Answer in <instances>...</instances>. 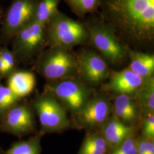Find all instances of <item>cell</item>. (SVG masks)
<instances>
[{
    "label": "cell",
    "mask_w": 154,
    "mask_h": 154,
    "mask_svg": "<svg viewBox=\"0 0 154 154\" xmlns=\"http://www.w3.org/2000/svg\"><path fill=\"white\" fill-rule=\"evenodd\" d=\"M0 56L5 65L8 76L14 71L17 60L11 51L5 46H0Z\"/></svg>",
    "instance_id": "24"
},
{
    "label": "cell",
    "mask_w": 154,
    "mask_h": 154,
    "mask_svg": "<svg viewBox=\"0 0 154 154\" xmlns=\"http://www.w3.org/2000/svg\"><path fill=\"white\" fill-rule=\"evenodd\" d=\"M135 98L140 110L142 118L149 114L154 113V76L146 79Z\"/></svg>",
    "instance_id": "17"
},
{
    "label": "cell",
    "mask_w": 154,
    "mask_h": 154,
    "mask_svg": "<svg viewBox=\"0 0 154 154\" xmlns=\"http://www.w3.org/2000/svg\"><path fill=\"white\" fill-rule=\"evenodd\" d=\"M62 0H39L35 17V21L45 25L59 11L58 5Z\"/></svg>",
    "instance_id": "20"
},
{
    "label": "cell",
    "mask_w": 154,
    "mask_h": 154,
    "mask_svg": "<svg viewBox=\"0 0 154 154\" xmlns=\"http://www.w3.org/2000/svg\"><path fill=\"white\" fill-rule=\"evenodd\" d=\"M35 68L48 82L74 78L78 74L77 56L70 49L49 48L39 56Z\"/></svg>",
    "instance_id": "3"
},
{
    "label": "cell",
    "mask_w": 154,
    "mask_h": 154,
    "mask_svg": "<svg viewBox=\"0 0 154 154\" xmlns=\"http://www.w3.org/2000/svg\"><path fill=\"white\" fill-rule=\"evenodd\" d=\"M77 73L86 82L98 85L109 75V67L105 58L91 50H83L77 56Z\"/></svg>",
    "instance_id": "11"
},
{
    "label": "cell",
    "mask_w": 154,
    "mask_h": 154,
    "mask_svg": "<svg viewBox=\"0 0 154 154\" xmlns=\"http://www.w3.org/2000/svg\"><path fill=\"white\" fill-rule=\"evenodd\" d=\"M38 133L26 140L12 143L6 151L0 149V154H41V137Z\"/></svg>",
    "instance_id": "19"
},
{
    "label": "cell",
    "mask_w": 154,
    "mask_h": 154,
    "mask_svg": "<svg viewBox=\"0 0 154 154\" xmlns=\"http://www.w3.org/2000/svg\"><path fill=\"white\" fill-rule=\"evenodd\" d=\"M146 79L127 68L121 72H113L107 84V88L117 94H126L135 97Z\"/></svg>",
    "instance_id": "12"
},
{
    "label": "cell",
    "mask_w": 154,
    "mask_h": 154,
    "mask_svg": "<svg viewBox=\"0 0 154 154\" xmlns=\"http://www.w3.org/2000/svg\"><path fill=\"white\" fill-rule=\"evenodd\" d=\"M110 150L100 132H93L85 138L78 154H108Z\"/></svg>",
    "instance_id": "18"
},
{
    "label": "cell",
    "mask_w": 154,
    "mask_h": 154,
    "mask_svg": "<svg viewBox=\"0 0 154 154\" xmlns=\"http://www.w3.org/2000/svg\"><path fill=\"white\" fill-rule=\"evenodd\" d=\"M8 76L5 65L0 56V81L4 77Z\"/></svg>",
    "instance_id": "27"
},
{
    "label": "cell",
    "mask_w": 154,
    "mask_h": 154,
    "mask_svg": "<svg viewBox=\"0 0 154 154\" xmlns=\"http://www.w3.org/2000/svg\"><path fill=\"white\" fill-rule=\"evenodd\" d=\"M46 45L67 49L82 44L88 39L87 29L80 22L58 11L45 25Z\"/></svg>",
    "instance_id": "2"
},
{
    "label": "cell",
    "mask_w": 154,
    "mask_h": 154,
    "mask_svg": "<svg viewBox=\"0 0 154 154\" xmlns=\"http://www.w3.org/2000/svg\"><path fill=\"white\" fill-rule=\"evenodd\" d=\"M2 17H3V12H2V9H1V8L0 6V21H1V20L2 18Z\"/></svg>",
    "instance_id": "28"
},
{
    "label": "cell",
    "mask_w": 154,
    "mask_h": 154,
    "mask_svg": "<svg viewBox=\"0 0 154 154\" xmlns=\"http://www.w3.org/2000/svg\"><path fill=\"white\" fill-rule=\"evenodd\" d=\"M32 107L38 116L41 125L38 133L41 136L61 132L70 126L64 106L50 94L44 92L36 96Z\"/></svg>",
    "instance_id": "4"
},
{
    "label": "cell",
    "mask_w": 154,
    "mask_h": 154,
    "mask_svg": "<svg viewBox=\"0 0 154 154\" xmlns=\"http://www.w3.org/2000/svg\"><path fill=\"white\" fill-rule=\"evenodd\" d=\"M130 64L128 69L144 79L152 77L154 72V55L136 51H130Z\"/></svg>",
    "instance_id": "16"
},
{
    "label": "cell",
    "mask_w": 154,
    "mask_h": 154,
    "mask_svg": "<svg viewBox=\"0 0 154 154\" xmlns=\"http://www.w3.org/2000/svg\"><path fill=\"white\" fill-rule=\"evenodd\" d=\"M44 92L54 96L74 115L82 109L89 99L88 88L75 77L48 82L45 86Z\"/></svg>",
    "instance_id": "5"
},
{
    "label": "cell",
    "mask_w": 154,
    "mask_h": 154,
    "mask_svg": "<svg viewBox=\"0 0 154 154\" xmlns=\"http://www.w3.org/2000/svg\"><path fill=\"white\" fill-rule=\"evenodd\" d=\"M36 123L33 110L29 105L17 102L0 120V132L21 138L34 132Z\"/></svg>",
    "instance_id": "9"
},
{
    "label": "cell",
    "mask_w": 154,
    "mask_h": 154,
    "mask_svg": "<svg viewBox=\"0 0 154 154\" xmlns=\"http://www.w3.org/2000/svg\"><path fill=\"white\" fill-rule=\"evenodd\" d=\"M88 32L91 45L110 63H120L126 57V49L118 41L114 28L110 25L94 23L89 26Z\"/></svg>",
    "instance_id": "7"
},
{
    "label": "cell",
    "mask_w": 154,
    "mask_h": 154,
    "mask_svg": "<svg viewBox=\"0 0 154 154\" xmlns=\"http://www.w3.org/2000/svg\"><path fill=\"white\" fill-rule=\"evenodd\" d=\"M112 114L124 124L134 127L140 121L142 116L135 97L119 94L114 98L112 104Z\"/></svg>",
    "instance_id": "13"
},
{
    "label": "cell",
    "mask_w": 154,
    "mask_h": 154,
    "mask_svg": "<svg viewBox=\"0 0 154 154\" xmlns=\"http://www.w3.org/2000/svg\"><path fill=\"white\" fill-rule=\"evenodd\" d=\"M20 100L7 86L0 84V120L6 112Z\"/></svg>",
    "instance_id": "22"
},
{
    "label": "cell",
    "mask_w": 154,
    "mask_h": 154,
    "mask_svg": "<svg viewBox=\"0 0 154 154\" xmlns=\"http://www.w3.org/2000/svg\"><path fill=\"white\" fill-rule=\"evenodd\" d=\"M105 17L134 42L151 41L154 34V0H100Z\"/></svg>",
    "instance_id": "1"
},
{
    "label": "cell",
    "mask_w": 154,
    "mask_h": 154,
    "mask_svg": "<svg viewBox=\"0 0 154 154\" xmlns=\"http://www.w3.org/2000/svg\"><path fill=\"white\" fill-rule=\"evenodd\" d=\"M137 154H154V139L141 137L136 138Z\"/></svg>",
    "instance_id": "25"
},
{
    "label": "cell",
    "mask_w": 154,
    "mask_h": 154,
    "mask_svg": "<svg viewBox=\"0 0 154 154\" xmlns=\"http://www.w3.org/2000/svg\"><path fill=\"white\" fill-rule=\"evenodd\" d=\"M112 114V104L103 94H98L88 99V102L77 114V126L88 130L101 128Z\"/></svg>",
    "instance_id": "10"
},
{
    "label": "cell",
    "mask_w": 154,
    "mask_h": 154,
    "mask_svg": "<svg viewBox=\"0 0 154 154\" xmlns=\"http://www.w3.org/2000/svg\"><path fill=\"white\" fill-rule=\"evenodd\" d=\"M100 130L101 135L110 149L116 147L127 138L134 135L135 131L134 127L124 124L112 114L101 127Z\"/></svg>",
    "instance_id": "14"
},
{
    "label": "cell",
    "mask_w": 154,
    "mask_h": 154,
    "mask_svg": "<svg viewBox=\"0 0 154 154\" xmlns=\"http://www.w3.org/2000/svg\"><path fill=\"white\" fill-rule=\"evenodd\" d=\"M11 41V51L17 61L28 60L46 45L45 25L34 21L16 33Z\"/></svg>",
    "instance_id": "8"
},
{
    "label": "cell",
    "mask_w": 154,
    "mask_h": 154,
    "mask_svg": "<svg viewBox=\"0 0 154 154\" xmlns=\"http://www.w3.org/2000/svg\"><path fill=\"white\" fill-rule=\"evenodd\" d=\"M35 85V78L31 72L14 71L8 75L7 87L20 99L31 93Z\"/></svg>",
    "instance_id": "15"
},
{
    "label": "cell",
    "mask_w": 154,
    "mask_h": 154,
    "mask_svg": "<svg viewBox=\"0 0 154 154\" xmlns=\"http://www.w3.org/2000/svg\"><path fill=\"white\" fill-rule=\"evenodd\" d=\"M72 11L80 17L97 11L100 0H64Z\"/></svg>",
    "instance_id": "21"
},
{
    "label": "cell",
    "mask_w": 154,
    "mask_h": 154,
    "mask_svg": "<svg viewBox=\"0 0 154 154\" xmlns=\"http://www.w3.org/2000/svg\"><path fill=\"white\" fill-rule=\"evenodd\" d=\"M39 0H12L4 17L0 41L5 43L18 32L35 21Z\"/></svg>",
    "instance_id": "6"
},
{
    "label": "cell",
    "mask_w": 154,
    "mask_h": 154,
    "mask_svg": "<svg viewBox=\"0 0 154 154\" xmlns=\"http://www.w3.org/2000/svg\"><path fill=\"white\" fill-rule=\"evenodd\" d=\"M142 136L144 138L154 139V113L143 116Z\"/></svg>",
    "instance_id": "26"
},
{
    "label": "cell",
    "mask_w": 154,
    "mask_h": 154,
    "mask_svg": "<svg viewBox=\"0 0 154 154\" xmlns=\"http://www.w3.org/2000/svg\"><path fill=\"white\" fill-rule=\"evenodd\" d=\"M108 154H137L136 138L134 135L127 138L116 147L110 149Z\"/></svg>",
    "instance_id": "23"
}]
</instances>
